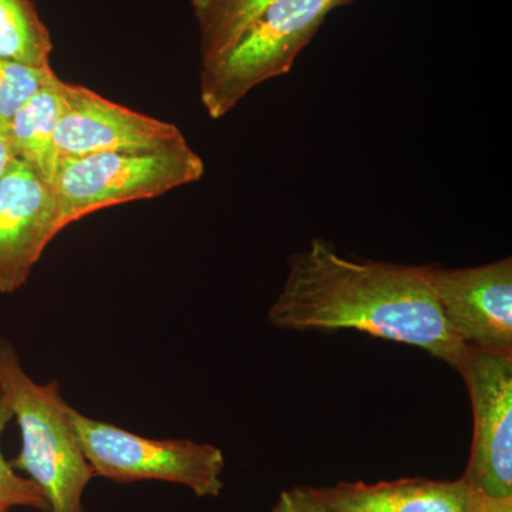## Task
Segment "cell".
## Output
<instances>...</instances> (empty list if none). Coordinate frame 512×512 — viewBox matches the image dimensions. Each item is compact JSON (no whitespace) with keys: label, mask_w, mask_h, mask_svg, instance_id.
Segmentation results:
<instances>
[{"label":"cell","mask_w":512,"mask_h":512,"mask_svg":"<svg viewBox=\"0 0 512 512\" xmlns=\"http://www.w3.org/2000/svg\"><path fill=\"white\" fill-rule=\"evenodd\" d=\"M269 322L289 330H359L427 350L456 367L466 350L448 325L424 266L353 261L322 239L292 255Z\"/></svg>","instance_id":"1"},{"label":"cell","mask_w":512,"mask_h":512,"mask_svg":"<svg viewBox=\"0 0 512 512\" xmlns=\"http://www.w3.org/2000/svg\"><path fill=\"white\" fill-rule=\"evenodd\" d=\"M0 394L8 400L22 439L10 466L39 488L46 504L42 512H86L83 495L94 474L70 426L69 403L57 380L36 383L23 369L12 343L2 336Z\"/></svg>","instance_id":"2"},{"label":"cell","mask_w":512,"mask_h":512,"mask_svg":"<svg viewBox=\"0 0 512 512\" xmlns=\"http://www.w3.org/2000/svg\"><path fill=\"white\" fill-rule=\"evenodd\" d=\"M204 173V161L184 140L157 150L62 158L50 185L64 229L103 208L160 197L197 183Z\"/></svg>","instance_id":"3"},{"label":"cell","mask_w":512,"mask_h":512,"mask_svg":"<svg viewBox=\"0 0 512 512\" xmlns=\"http://www.w3.org/2000/svg\"><path fill=\"white\" fill-rule=\"evenodd\" d=\"M335 0H278L248 26L227 52L201 67V103L222 119L255 87L291 72Z\"/></svg>","instance_id":"4"},{"label":"cell","mask_w":512,"mask_h":512,"mask_svg":"<svg viewBox=\"0 0 512 512\" xmlns=\"http://www.w3.org/2000/svg\"><path fill=\"white\" fill-rule=\"evenodd\" d=\"M70 426L94 477L116 483L157 480L218 497L224 488L221 448L191 440H154L67 407Z\"/></svg>","instance_id":"5"},{"label":"cell","mask_w":512,"mask_h":512,"mask_svg":"<svg viewBox=\"0 0 512 512\" xmlns=\"http://www.w3.org/2000/svg\"><path fill=\"white\" fill-rule=\"evenodd\" d=\"M463 376L474 433L464 480L490 498H512V352L466 346L454 367Z\"/></svg>","instance_id":"6"},{"label":"cell","mask_w":512,"mask_h":512,"mask_svg":"<svg viewBox=\"0 0 512 512\" xmlns=\"http://www.w3.org/2000/svg\"><path fill=\"white\" fill-rule=\"evenodd\" d=\"M59 120L55 133L59 160L110 151L157 150L185 140L183 131L138 113L100 94L59 80Z\"/></svg>","instance_id":"7"},{"label":"cell","mask_w":512,"mask_h":512,"mask_svg":"<svg viewBox=\"0 0 512 512\" xmlns=\"http://www.w3.org/2000/svg\"><path fill=\"white\" fill-rule=\"evenodd\" d=\"M424 274L461 342L512 352L511 258L464 269L424 265Z\"/></svg>","instance_id":"8"},{"label":"cell","mask_w":512,"mask_h":512,"mask_svg":"<svg viewBox=\"0 0 512 512\" xmlns=\"http://www.w3.org/2000/svg\"><path fill=\"white\" fill-rule=\"evenodd\" d=\"M62 231L52 185L28 163L13 158L0 180V293L18 292Z\"/></svg>","instance_id":"9"},{"label":"cell","mask_w":512,"mask_h":512,"mask_svg":"<svg viewBox=\"0 0 512 512\" xmlns=\"http://www.w3.org/2000/svg\"><path fill=\"white\" fill-rule=\"evenodd\" d=\"M313 491L330 512H512V498L485 497L464 478H403L377 484L359 481Z\"/></svg>","instance_id":"10"},{"label":"cell","mask_w":512,"mask_h":512,"mask_svg":"<svg viewBox=\"0 0 512 512\" xmlns=\"http://www.w3.org/2000/svg\"><path fill=\"white\" fill-rule=\"evenodd\" d=\"M59 80L53 73L16 113L5 134L13 158L28 163L49 184L59 163L55 146L60 113Z\"/></svg>","instance_id":"11"},{"label":"cell","mask_w":512,"mask_h":512,"mask_svg":"<svg viewBox=\"0 0 512 512\" xmlns=\"http://www.w3.org/2000/svg\"><path fill=\"white\" fill-rule=\"evenodd\" d=\"M275 2L278 0H191L200 30L201 67L220 59Z\"/></svg>","instance_id":"12"},{"label":"cell","mask_w":512,"mask_h":512,"mask_svg":"<svg viewBox=\"0 0 512 512\" xmlns=\"http://www.w3.org/2000/svg\"><path fill=\"white\" fill-rule=\"evenodd\" d=\"M52 36L33 0H0V57L49 69Z\"/></svg>","instance_id":"13"},{"label":"cell","mask_w":512,"mask_h":512,"mask_svg":"<svg viewBox=\"0 0 512 512\" xmlns=\"http://www.w3.org/2000/svg\"><path fill=\"white\" fill-rule=\"evenodd\" d=\"M55 73L49 69H35L0 57V134L5 136L10 121L37 90Z\"/></svg>","instance_id":"14"},{"label":"cell","mask_w":512,"mask_h":512,"mask_svg":"<svg viewBox=\"0 0 512 512\" xmlns=\"http://www.w3.org/2000/svg\"><path fill=\"white\" fill-rule=\"evenodd\" d=\"M12 420L8 400L0 394V440ZM15 507L36 508L42 512L46 507L45 498L28 477L19 476L18 471L13 470L0 448V512H8Z\"/></svg>","instance_id":"15"},{"label":"cell","mask_w":512,"mask_h":512,"mask_svg":"<svg viewBox=\"0 0 512 512\" xmlns=\"http://www.w3.org/2000/svg\"><path fill=\"white\" fill-rule=\"evenodd\" d=\"M272 512H330L313 488H292L284 491Z\"/></svg>","instance_id":"16"},{"label":"cell","mask_w":512,"mask_h":512,"mask_svg":"<svg viewBox=\"0 0 512 512\" xmlns=\"http://www.w3.org/2000/svg\"><path fill=\"white\" fill-rule=\"evenodd\" d=\"M12 160V151H10L8 141H6L5 136L0 134V180H2L3 175L8 171L9 164L12 163Z\"/></svg>","instance_id":"17"},{"label":"cell","mask_w":512,"mask_h":512,"mask_svg":"<svg viewBox=\"0 0 512 512\" xmlns=\"http://www.w3.org/2000/svg\"><path fill=\"white\" fill-rule=\"evenodd\" d=\"M352 2V0H335L336 8H340V6L348 5V3Z\"/></svg>","instance_id":"18"}]
</instances>
